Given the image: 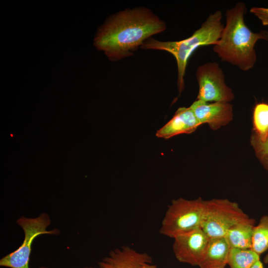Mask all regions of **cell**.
Here are the masks:
<instances>
[{
  "label": "cell",
  "instance_id": "cell-1",
  "mask_svg": "<svg viewBox=\"0 0 268 268\" xmlns=\"http://www.w3.org/2000/svg\"><path fill=\"white\" fill-rule=\"evenodd\" d=\"M166 28L165 22L148 8L125 9L112 16L98 29L94 45L116 61L130 56L146 39Z\"/></svg>",
  "mask_w": 268,
  "mask_h": 268
},
{
  "label": "cell",
  "instance_id": "cell-2",
  "mask_svg": "<svg viewBox=\"0 0 268 268\" xmlns=\"http://www.w3.org/2000/svg\"><path fill=\"white\" fill-rule=\"evenodd\" d=\"M247 8L245 3L237 2L226 10V24L213 51L221 61L243 71L252 69L257 61L255 49L259 40H268V31L252 32L244 21Z\"/></svg>",
  "mask_w": 268,
  "mask_h": 268
},
{
  "label": "cell",
  "instance_id": "cell-3",
  "mask_svg": "<svg viewBox=\"0 0 268 268\" xmlns=\"http://www.w3.org/2000/svg\"><path fill=\"white\" fill-rule=\"evenodd\" d=\"M222 18L221 11L217 10L210 13L201 27L186 39L177 41H160L150 37L141 44L140 48L165 51L174 57L178 70L177 86L180 94L184 88V77L189 59L199 47L213 46L217 43L224 26Z\"/></svg>",
  "mask_w": 268,
  "mask_h": 268
},
{
  "label": "cell",
  "instance_id": "cell-4",
  "mask_svg": "<svg viewBox=\"0 0 268 268\" xmlns=\"http://www.w3.org/2000/svg\"><path fill=\"white\" fill-rule=\"evenodd\" d=\"M239 204L227 199L204 201L201 228L209 238L224 237L233 226L252 220Z\"/></svg>",
  "mask_w": 268,
  "mask_h": 268
},
{
  "label": "cell",
  "instance_id": "cell-5",
  "mask_svg": "<svg viewBox=\"0 0 268 268\" xmlns=\"http://www.w3.org/2000/svg\"><path fill=\"white\" fill-rule=\"evenodd\" d=\"M204 201L179 198L168 205L162 221L160 233L174 238L177 235L201 228Z\"/></svg>",
  "mask_w": 268,
  "mask_h": 268
},
{
  "label": "cell",
  "instance_id": "cell-6",
  "mask_svg": "<svg viewBox=\"0 0 268 268\" xmlns=\"http://www.w3.org/2000/svg\"><path fill=\"white\" fill-rule=\"evenodd\" d=\"M17 224L22 228L24 238L21 246L0 260V266L10 268H29L28 263L34 240L42 234H57V229L48 231L51 221L49 215L42 213L35 218L20 217Z\"/></svg>",
  "mask_w": 268,
  "mask_h": 268
},
{
  "label": "cell",
  "instance_id": "cell-7",
  "mask_svg": "<svg viewBox=\"0 0 268 268\" xmlns=\"http://www.w3.org/2000/svg\"><path fill=\"white\" fill-rule=\"evenodd\" d=\"M196 78L199 84L197 100L205 102H229L235 97L226 83L222 68L216 62H207L198 67Z\"/></svg>",
  "mask_w": 268,
  "mask_h": 268
},
{
  "label": "cell",
  "instance_id": "cell-8",
  "mask_svg": "<svg viewBox=\"0 0 268 268\" xmlns=\"http://www.w3.org/2000/svg\"><path fill=\"white\" fill-rule=\"evenodd\" d=\"M173 239V251L176 259L180 263L199 267L209 239L202 229L179 234Z\"/></svg>",
  "mask_w": 268,
  "mask_h": 268
},
{
  "label": "cell",
  "instance_id": "cell-9",
  "mask_svg": "<svg viewBox=\"0 0 268 268\" xmlns=\"http://www.w3.org/2000/svg\"><path fill=\"white\" fill-rule=\"evenodd\" d=\"M201 124H207L212 130L226 126L233 119L232 104L229 102H205L197 100L190 107Z\"/></svg>",
  "mask_w": 268,
  "mask_h": 268
},
{
  "label": "cell",
  "instance_id": "cell-10",
  "mask_svg": "<svg viewBox=\"0 0 268 268\" xmlns=\"http://www.w3.org/2000/svg\"><path fill=\"white\" fill-rule=\"evenodd\" d=\"M152 261L148 254L124 246L111 251L98 265L101 268H140L145 264H152Z\"/></svg>",
  "mask_w": 268,
  "mask_h": 268
},
{
  "label": "cell",
  "instance_id": "cell-11",
  "mask_svg": "<svg viewBox=\"0 0 268 268\" xmlns=\"http://www.w3.org/2000/svg\"><path fill=\"white\" fill-rule=\"evenodd\" d=\"M201 124L190 107H180L173 118L157 131L156 135L158 137L168 139L180 134H191Z\"/></svg>",
  "mask_w": 268,
  "mask_h": 268
},
{
  "label": "cell",
  "instance_id": "cell-12",
  "mask_svg": "<svg viewBox=\"0 0 268 268\" xmlns=\"http://www.w3.org/2000/svg\"><path fill=\"white\" fill-rule=\"evenodd\" d=\"M230 247L224 237L209 238L200 268H225Z\"/></svg>",
  "mask_w": 268,
  "mask_h": 268
},
{
  "label": "cell",
  "instance_id": "cell-13",
  "mask_svg": "<svg viewBox=\"0 0 268 268\" xmlns=\"http://www.w3.org/2000/svg\"><path fill=\"white\" fill-rule=\"evenodd\" d=\"M255 220L237 224L230 228L224 238L230 248L239 249H251Z\"/></svg>",
  "mask_w": 268,
  "mask_h": 268
},
{
  "label": "cell",
  "instance_id": "cell-14",
  "mask_svg": "<svg viewBox=\"0 0 268 268\" xmlns=\"http://www.w3.org/2000/svg\"><path fill=\"white\" fill-rule=\"evenodd\" d=\"M251 250L260 257L268 250V215L261 217L253 228Z\"/></svg>",
  "mask_w": 268,
  "mask_h": 268
},
{
  "label": "cell",
  "instance_id": "cell-15",
  "mask_svg": "<svg viewBox=\"0 0 268 268\" xmlns=\"http://www.w3.org/2000/svg\"><path fill=\"white\" fill-rule=\"evenodd\" d=\"M253 133L262 141L268 136V104L260 103L254 108L253 115Z\"/></svg>",
  "mask_w": 268,
  "mask_h": 268
},
{
  "label": "cell",
  "instance_id": "cell-16",
  "mask_svg": "<svg viewBox=\"0 0 268 268\" xmlns=\"http://www.w3.org/2000/svg\"><path fill=\"white\" fill-rule=\"evenodd\" d=\"M260 256L251 249L230 248L227 265L230 268H251Z\"/></svg>",
  "mask_w": 268,
  "mask_h": 268
},
{
  "label": "cell",
  "instance_id": "cell-17",
  "mask_svg": "<svg viewBox=\"0 0 268 268\" xmlns=\"http://www.w3.org/2000/svg\"><path fill=\"white\" fill-rule=\"evenodd\" d=\"M250 143L257 157L263 167L268 171V136L265 141H262L253 133L251 136Z\"/></svg>",
  "mask_w": 268,
  "mask_h": 268
},
{
  "label": "cell",
  "instance_id": "cell-18",
  "mask_svg": "<svg viewBox=\"0 0 268 268\" xmlns=\"http://www.w3.org/2000/svg\"><path fill=\"white\" fill-rule=\"evenodd\" d=\"M250 11L261 21L263 25H268V8L253 7Z\"/></svg>",
  "mask_w": 268,
  "mask_h": 268
},
{
  "label": "cell",
  "instance_id": "cell-19",
  "mask_svg": "<svg viewBox=\"0 0 268 268\" xmlns=\"http://www.w3.org/2000/svg\"><path fill=\"white\" fill-rule=\"evenodd\" d=\"M251 268H264L263 264L259 259L254 264Z\"/></svg>",
  "mask_w": 268,
  "mask_h": 268
},
{
  "label": "cell",
  "instance_id": "cell-20",
  "mask_svg": "<svg viewBox=\"0 0 268 268\" xmlns=\"http://www.w3.org/2000/svg\"><path fill=\"white\" fill-rule=\"evenodd\" d=\"M140 268H157L155 265L152 264H146L141 267Z\"/></svg>",
  "mask_w": 268,
  "mask_h": 268
},
{
  "label": "cell",
  "instance_id": "cell-21",
  "mask_svg": "<svg viewBox=\"0 0 268 268\" xmlns=\"http://www.w3.org/2000/svg\"><path fill=\"white\" fill-rule=\"evenodd\" d=\"M263 262L265 264H268V253L265 256L264 258Z\"/></svg>",
  "mask_w": 268,
  "mask_h": 268
},
{
  "label": "cell",
  "instance_id": "cell-22",
  "mask_svg": "<svg viewBox=\"0 0 268 268\" xmlns=\"http://www.w3.org/2000/svg\"><path fill=\"white\" fill-rule=\"evenodd\" d=\"M91 268V267H90V268ZM98 268H101L99 267Z\"/></svg>",
  "mask_w": 268,
  "mask_h": 268
},
{
  "label": "cell",
  "instance_id": "cell-23",
  "mask_svg": "<svg viewBox=\"0 0 268 268\" xmlns=\"http://www.w3.org/2000/svg\"><path fill=\"white\" fill-rule=\"evenodd\" d=\"M40 268H45V267H41Z\"/></svg>",
  "mask_w": 268,
  "mask_h": 268
}]
</instances>
